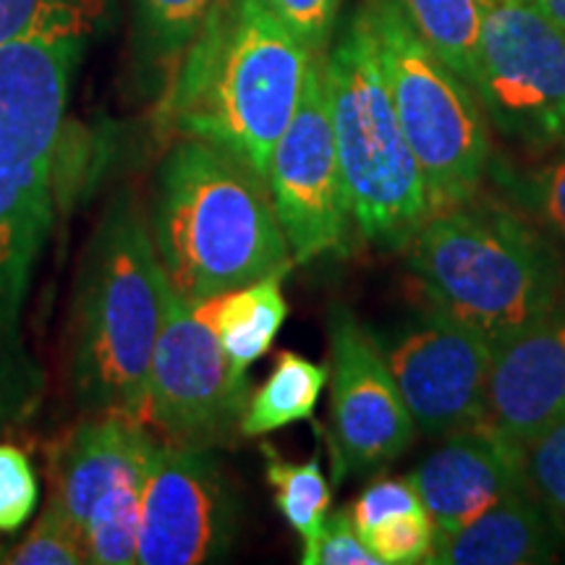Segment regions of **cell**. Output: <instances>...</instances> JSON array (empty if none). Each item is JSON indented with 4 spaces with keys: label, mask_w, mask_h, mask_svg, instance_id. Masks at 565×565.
<instances>
[{
    "label": "cell",
    "mask_w": 565,
    "mask_h": 565,
    "mask_svg": "<svg viewBox=\"0 0 565 565\" xmlns=\"http://www.w3.org/2000/svg\"><path fill=\"white\" fill-rule=\"evenodd\" d=\"M150 231L168 286L192 307L296 265L267 179L204 139L162 158Z\"/></svg>",
    "instance_id": "obj_1"
},
{
    "label": "cell",
    "mask_w": 565,
    "mask_h": 565,
    "mask_svg": "<svg viewBox=\"0 0 565 565\" xmlns=\"http://www.w3.org/2000/svg\"><path fill=\"white\" fill-rule=\"evenodd\" d=\"M309 47L270 0H217L166 95V121L244 160L263 179L307 79Z\"/></svg>",
    "instance_id": "obj_2"
},
{
    "label": "cell",
    "mask_w": 565,
    "mask_h": 565,
    "mask_svg": "<svg viewBox=\"0 0 565 565\" xmlns=\"http://www.w3.org/2000/svg\"><path fill=\"white\" fill-rule=\"evenodd\" d=\"M168 286L150 221L131 192L116 194L84 249L71 322V383L82 414L141 422Z\"/></svg>",
    "instance_id": "obj_3"
},
{
    "label": "cell",
    "mask_w": 565,
    "mask_h": 565,
    "mask_svg": "<svg viewBox=\"0 0 565 565\" xmlns=\"http://www.w3.org/2000/svg\"><path fill=\"white\" fill-rule=\"evenodd\" d=\"M406 252L429 303L494 349L565 296L561 249L513 204L477 196L437 212Z\"/></svg>",
    "instance_id": "obj_4"
},
{
    "label": "cell",
    "mask_w": 565,
    "mask_h": 565,
    "mask_svg": "<svg viewBox=\"0 0 565 565\" xmlns=\"http://www.w3.org/2000/svg\"><path fill=\"white\" fill-rule=\"evenodd\" d=\"M324 92L353 225L380 249L406 252L433 207L364 9L351 13L324 55Z\"/></svg>",
    "instance_id": "obj_5"
},
{
    "label": "cell",
    "mask_w": 565,
    "mask_h": 565,
    "mask_svg": "<svg viewBox=\"0 0 565 565\" xmlns=\"http://www.w3.org/2000/svg\"><path fill=\"white\" fill-rule=\"evenodd\" d=\"M362 9L433 215L477 200L490 173L492 139L475 87L422 40L398 0H364Z\"/></svg>",
    "instance_id": "obj_6"
},
{
    "label": "cell",
    "mask_w": 565,
    "mask_h": 565,
    "mask_svg": "<svg viewBox=\"0 0 565 565\" xmlns=\"http://www.w3.org/2000/svg\"><path fill=\"white\" fill-rule=\"evenodd\" d=\"M154 437L126 414H84L51 450V500L92 565L137 563L139 498Z\"/></svg>",
    "instance_id": "obj_7"
},
{
    "label": "cell",
    "mask_w": 565,
    "mask_h": 565,
    "mask_svg": "<svg viewBox=\"0 0 565 565\" xmlns=\"http://www.w3.org/2000/svg\"><path fill=\"white\" fill-rule=\"evenodd\" d=\"M475 92L505 139L565 145V32L534 0H482Z\"/></svg>",
    "instance_id": "obj_8"
},
{
    "label": "cell",
    "mask_w": 565,
    "mask_h": 565,
    "mask_svg": "<svg viewBox=\"0 0 565 565\" xmlns=\"http://www.w3.org/2000/svg\"><path fill=\"white\" fill-rule=\"evenodd\" d=\"M249 380L233 370L215 330L171 291L154 343L141 422L168 443L221 448L233 443L249 404Z\"/></svg>",
    "instance_id": "obj_9"
},
{
    "label": "cell",
    "mask_w": 565,
    "mask_h": 565,
    "mask_svg": "<svg viewBox=\"0 0 565 565\" xmlns=\"http://www.w3.org/2000/svg\"><path fill=\"white\" fill-rule=\"evenodd\" d=\"M267 186L296 265L343 249L353 221L324 92V53L312 55L301 100L273 150Z\"/></svg>",
    "instance_id": "obj_10"
},
{
    "label": "cell",
    "mask_w": 565,
    "mask_h": 565,
    "mask_svg": "<svg viewBox=\"0 0 565 565\" xmlns=\"http://www.w3.org/2000/svg\"><path fill=\"white\" fill-rule=\"evenodd\" d=\"M53 207V186L21 162L0 126V429L30 419L45 391V374L24 338V307Z\"/></svg>",
    "instance_id": "obj_11"
},
{
    "label": "cell",
    "mask_w": 565,
    "mask_h": 565,
    "mask_svg": "<svg viewBox=\"0 0 565 565\" xmlns=\"http://www.w3.org/2000/svg\"><path fill=\"white\" fill-rule=\"evenodd\" d=\"M238 532V503L210 450L154 443L139 498L137 563L223 561Z\"/></svg>",
    "instance_id": "obj_12"
},
{
    "label": "cell",
    "mask_w": 565,
    "mask_h": 565,
    "mask_svg": "<svg viewBox=\"0 0 565 565\" xmlns=\"http://www.w3.org/2000/svg\"><path fill=\"white\" fill-rule=\"evenodd\" d=\"M333 385H330V450L335 479L377 471L406 454L416 424L398 391L383 345L343 303L330 309Z\"/></svg>",
    "instance_id": "obj_13"
},
{
    "label": "cell",
    "mask_w": 565,
    "mask_h": 565,
    "mask_svg": "<svg viewBox=\"0 0 565 565\" xmlns=\"http://www.w3.org/2000/svg\"><path fill=\"white\" fill-rule=\"evenodd\" d=\"M383 353L422 435L440 440L482 419L494 345L477 330L433 307Z\"/></svg>",
    "instance_id": "obj_14"
},
{
    "label": "cell",
    "mask_w": 565,
    "mask_h": 565,
    "mask_svg": "<svg viewBox=\"0 0 565 565\" xmlns=\"http://www.w3.org/2000/svg\"><path fill=\"white\" fill-rule=\"evenodd\" d=\"M82 40H13L0 45V126L21 162L51 183L63 150L71 76Z\"/></svg>",
    "instance_id": "obj_15"
},
{
    "label": "cell",
    "mask_w": 565,
    "mask_h": 565,
    "mask_svg": "<svg viewBox=\"0 0 565 565\" xmlns=\"http://www.w3.org/2000/svg\"><path fill=\"white\" fill-rule=\"evenodd\" d=\"M561 416H565V296L547 315L494 349L479 424L524 445Z\"/></svg>",
    "instance_id": "obj_16"
},
{
    "label": "cell",
    "mask_w": 565,
    "mask_h": 565,
    "mask_svg": "<svg viewBox=\"0 0 565 565\" xmlns=\"http://www.w3.org/2000/svg\"><path fill=\"white\" fill-rule=\"evenodd\" d=\"M437 532H454L500 500L529 490L521 445L484 424L440 437V445L408 475Z\"/></svg>",
    "instance_id": "obj_17"
},
{
    "label": "cell",
    "mask_w": 565,
    "mask_h": 565,
    "mask_svg": "<svg viewBox=\"0 0 565 565\" xmlns=\"http://www.w3.org/2000/svg\"><path fill=\"white\" fill-rule=\"evenodd\" d=\"M563 532L529 490L500 500L454 532H437L427 565H536L553 563Z\"/></svg>",
    "instance_id": "obj_18"
},
{
    "label": "cell",
    "mask_w": 565,
    "mask_h": 565,
    "mask_svg": "<svg viewBox=\"0 0 565 565\" xmlns=\"http://www.w3.org/2000/svg\"><path fill=\"white\" fill-rule=\"evenodd\" d=\"M288 273L291 270L265 275L249 286L233 288L194 307V312L215 330L225 356L238 374L249 372V366L273 349L286 322L288 303L282 296V280Z\"/></svg>",
    "instance_id": "obj_19"
},
{
    "label": "cell",
    "mask_w": 565,
    "mask_h": 565,
    "mask_svg": "<svg viewBox=\"0 0 565 565\" xmlns=\"http://www.w3.org/2000/svg\"><path fill=\"white\" fill-rule=\"evenodd\" d=\"M328 380V366L296 351H280L275 356L273 372L249 395L238 433L242 437H263L278 433L288 424L312 419Z\"/></svg>",
    "instance_id": "obj_20"
},
{
    "label": "cell",
    "mask_w": 565,
    "mask_h": 565,
    "mask_svg": "<svg viewBox=\"0 0 565 565\" xmlns=\"http://www.w3.org/2000/svg\"><path fill=\"white\" fill-rule=\"evenodd\" d=\"M398 6L422 40L475 87L482 0H398Z\"/></svg>",
    "instance_id": "obj_21"
},
{
    "label": "cell",
    "mask_w": 565,
    "mask_h": 565,
    "mask_svg": "<svg viewBox=\"0 0 565 565\" xmlns=\"http://www.w3.org/2000/svg\"><path fill=\"white\" fill-rule=\"evenodd\" d=\"M263 458L265 479L275 490V508L301 536V545H312L333 508V484L324 477L320 458L286 461L273 445H263Z\"/></svg>",
    "instance_id": "obj_22"
},
{
    "label": "cell",
    "mask_w": 565,
    "mask_h": 565,
    "mask_svg": "<svg viewBox=\"0 0 565 565\" xmlns=\"http://www.w3.org/2000/svg\"><path fill=\"white\" fill-rule=\"evenodd\" d=\"M494 183L503 189L508 204L526 215L536 228L565 252V152L529 168L490 162Z\"/></svg>",
    "instance_id": "obj_23"
},
{
    "label": "cell",
    "mask_w": 565,
    "mask_h": 565,
    "mask_svg": "<svg viewBox=\"0 0 565 565\" xmlns=\"http://www.w3.org/2000/svg\"><path fill=\"white\" fill-rule=\"evenodd\" d=\"M215 6L217 0H137L141 51L166 71L181 66Z\"/></svg>",
    "instance_id": "obj_24"
},
{
    "label": "cell",
    "mask_w": 565,
    "mask_h": 565,
    "mask_svg": "<svg viewBox=\"0 0 565 565\" xmlns=\"http://www.w3.org/2000/svg\"><path fill=\"white\" fill-rule=\"evenodd\" d=\"M105 0H0V45L13 40H84Z\"/></svg>",
    "instance_id": "obj_25"
},
{
    "label": "cell",
    "mask_w": 565,
    "mask_h": 565,
    "mask_svg": "<svg viewBox=\"0 0 565 565\" xmlns=\"http://www.w3.org/2000/svg\"><path fill=\"white\" fill-rule=\"evenodd\" d=\"M529 492L565 534V416L521 445Z\"/></svg>",
    "instance_id": "obj_26"
},
{
    "label": "cell",
    "mask_w": 565,
    "mask_h": 565,
    "mask_svg": "<svg viewBox=\"0 0 565 565\" xmlns=\"http://www.w3.org/2000/svg\"><path fill=\"white\" fill-rule=\"evenodd\" d=\"M0 563L6 565H82L87 563V547L82 534L53 503L38 519L24 540L11 547H0Z\"/></svg>",
    "instance_id": "obj_27"
},
{
    "label": "cell",
    "mask_w": 565,
    "mask_h": 565,
    "mask_svg": "<svg viewBox=\"0 0 565 565\" xmlns=\"http://www.w3.org/2000/svg\"><path fill=\"white\" fill-rule=\"evenodd\" d=\"M437 526L424 508L393 515L366 532L362 540L383 565H419L433 553Z\"/></svg>",
    "instance_id": "obj_28"
},
{
    "label": "cell",
    "mask_w": 565,
    "mask_h": 565,
    "mask_svg": "<svg viewBox=\"0 0 565 565\" xmlns=\"http://www.w3.org/2000/svg\"><path fill=\"white\" fill-rule=\"evenodd\" d=\"M40 503V484L30 458L11 443H0V534L19 532Z\"/></svg>",
    "instance_id": "obj_29"
},
{
    "label": "cell",
    "mask_w": 565,
    "mask_h": 565,
    "mask_svg": "<svg viewBox=\"0 0 565 565\" xmlns=\"http://www.w3.org/2000/svg\"><path fill=\"white\" fill-rule=\"evenodd\" d=\"M303 565H383L353 526L349 508L328 513L312 545L301 547Z\"/></svg>",
    "instance_id": "obj_30"
},
{
    "label": "cell",
    "mask_w": 565,
    "mask_h": 565,
    "mask_svg": "<svg viewBox=\"0 0 565 565\" xmlns=\"http://www.w3.org/2000/svg\"><path fill=\"white\" fill-rule=\"evenodd\" d=\"M419 508L424 505L414 490V484L408 482V477H380L364 487V492L349 505V513L356 532L364 536L377 524L393 519V515L419 511Z\"/></svg>",
    "instance_id": "obj_31"
},
{
    "label": "cell",
    "mask_w": 565,
    "mask_h": 565,
    "mask_svg": "<svg viewBox=\"0 0 565 565\" xmlns=\"http://www.w3.org/2000/svg\"><path fill=\"white\" fill-rule=\"evenodd\" d=\"M270 6L309 53H324L333 38L341 0H270Z\"/></svg>",
    "instance_id": "obj_32"
},
{
    "label": "cell",
    "mask_w": 565,
    "mask_h": 565,
    "mask_svg": "<svg viewBox=\"0 0 565 565\" xmlns=\"http://www.w3.org/2000/svg\"><path fill=\"white\" fill-rule=\"evenodd\" d=\"M534 3L565 32V0H534Z\"/></svg>",
    "instance_id": "obj_33"
}]
</instances>
